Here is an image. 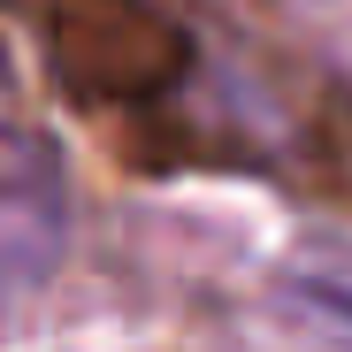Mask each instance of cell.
Listing matches in <instances>:
<instances>
[{"label":"cell","instance_id":"6da1fadb","mask_svg":"<svg viewBox=\"0 0 352 352\" xmlns=\"http://www.w3.org/2000/svg\"><path fill=\"white\" fill-rule=\"evenodd\" d=\"M69 245V168L46 131L0 115V291H31Z\"/></svg>","mask_w":352,"mask_h":352},{"label":"cell","instance_id":"7a4b0ae2","mask_svg":"<svg viewBox=\"0 0 352 352\" xmlns=\"http://www.w3.org/2000/svg\"><path fill=\"white\" fill-rule=\"evenodd\" d=\"M276 299L307 329H322L337 352H352V245H307L276 276Z\"/></svg>","mask_w":352,"mask_h":352}]
</instances>
